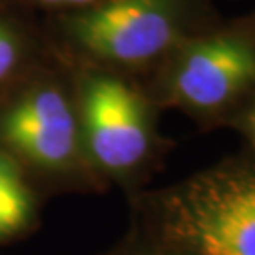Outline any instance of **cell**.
I'll return each mask as SVG.
<instances>
[{"label":"cell","mask_w":255,"mask_h":255,"mask_svg":"<svg viewBox=\"0 0 255 255\" xmlns=\"http://www.w3.org/2000/svg\"><path fill=\"white\" fill-rule=\"evenodd\" d=\"M164 229L189 255H255V170L191 178L164 201Z\"/></svg>","instance_id":"6da1fadb"},{"label":"cell","mask_w":255,"mask_h":255,"mask_svg":"<svg viewBox=\"0 0 255 255\" xmlns=\"http://www.w3.org/2000/svg\"><path fill=\"white\" fill-rule=\"evenodd\" d=\"M255 93V44L214 34L180 47L168 68L166 97L183 110L216 116Z\"/></svg>","instance_id":"7a4b0ae2"},{"label":"cell","mask_w":255,"mask_h":255,"mask_svg":"<svg viewBox=\"0 0 255 255\" xmlns=\"http://www.w3.org/2000/svg\"><path fill=\"white\" fill-rule=\"evenodd\" d=\"M172 0H106L72 21L76 42L91 55L119 64L147 63L178 38Z\"/></svg>","instance_id":"3957f363"},{"label":"cell","mask_w":255,"mask_h":255,"mask_svg":"<svg viewBox=\"0 0 255 255\" xmlns=\"http://www.w3.org/2000/svg\"><path fill=\"white\" fill-rule=\"evenodd\" d=\"M83 140L95 163L108 172H128L149 149V121L144 102L125 82L93 76L82 102Z\"/></svg>","instance_id":"277c9868"},{"label":"cell","mask_w":255,"mask_h":255,"mask_svg":"<svg viewBox=\"0 0 255 255\" xmlns=\"http://www.w3.org/2000/svg\"><path fill=\"white\" fill-rule=\"evenodd\" d=\"M0 136L28 161L63 168L76 157L80 132L61 91L42 87L25 95L0 119Z\"/></svg>","instance_id":"5b68a950"},{"label":"cell","mask_w":255,"mask_h":255,"mask_svg":"<svg viewBox=\"0 0 255 255\" xmlns=\"http://www.w3.org/2000/svg\"><path fill=\"white\" fill-rule=\"evenodd\" d=\"M32 218V195L15 164L0 153V238L17 235Z\"/></svg>","instance_id":"8992f818"},{"label":"cell","mask_w":255,"mask_h":255,"mask_svg":"<svg viewBox=\"0 0 255 255\" xmlns=\"http://www.w3.org/2000/svg\"><path fill=\"white\" fill-rule=\"evenodd\" d=\"M19 59V46L13 34L4 25H0V82L8 78V74L15 68Z\"/></svg>","instance_id":"52a82bcc"},{"label":"cell","mask_w":255,"mask_h":255,"mask_svg":"<svg viewBox=\"0 0 255 255\" xmlns=\"http://www.w3.org/2000/svg\"><path fill=\"white\" fill-rule=\"evenodd\" d=\"M240 125H242V130H244L246 138L250 140L252 147L255 149V101H254V104L248 108L246 114L242 116V119H240Z\"/></svg>","instance_id":"ba28073f"},{"label":"cell","mask_w":255,"mask_h":255,"mask_svg":"<svg viewBox=\"0 0 255 255\" xmlns=\"http://www.w3.org/2000/svg\"><path fill=\"white\" fill-rule=\"evenodd\" d=\"M40 2L47 6H83V4H91L97 0H40Z\"/></svg>","instance_id":"9c48e42d"}]
</instances>
